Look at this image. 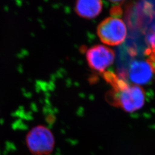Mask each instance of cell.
Here are the masks:
<instances>
[{
  "mask_svg": "<svg viewBox=\"0 0 155 155\" xmlns=\"http://www.w3.org/2000/svg\"><path fill=\"white\" fill-rule=\"evenodd\" d=\"M107 101L112 105L132 113L140 109L145 102L144 90L137 85H129L120 91L112 90L107 94Z\"/></svg>",
  "mask_w": 155,
  "mask_h": 155,
  "instance_id": "6da1fadb",
  "label": "cell"
},
{
  "mask_svg": "<svg viewBox=\"0 0 155 155\" xmlns=\"http://www.w3.org/2000/svg\"><path fill=\"white\" fill-rule=\"evenodd\" d=\"M25 143L33 155H49L55 147V139L52 131L44 125L32 127L27 133Z\"/></svg>",
  "mask_w": 155,
  "mask_h": 155,
  "instance_id": "7a4b0ae2",
  "label": "cell"
},
{
  "mask_svg": "<svg viewBox=\"0 0 155 155\" xmlns=\"http://www.w3.org/2000/svg\"><path fill=\"white\" fill-rule=\"evenodd\" d=\"M97 32L103 43L116 46L121 45L125 41L127 36V28L121 19L111 16L100 22Z\"/></svg>",
  "mask_w": 155,
  "mask_h": 155,
  "instance_id": "3957f363",
  "label": "cell"
},
{
  "mask_svg": "<svg viewBox=\"0 0 155 155\" xmlns=\"http://www.w3.org/2000/svg\"><path fill=\"white\" fill-rule=\"evenodd\" d=\"M86 58L89 67L92 70L103 72L114 63L115 53L113 50L105 45H95L86 51Z\"/></svg>",
  "mask_w": 155,
  "mask_h": 155,
  "instance_id": "277c9868",
  "label": "cell"
},
{
  "mask_svg": "<svg viewBox=\"0 0 155 155\" xmlns=\"http://www.w3.org/2000/svg\"><path fill=\"white\" fill-rule=\"evenodd\" d=\"M155 73L153 67L147 61H134L129 69V77L133 83L143 85L149 83Z\"/></svg>",
  "mask_w": 155,
  "mask_h": 155,
  "instance_id": "5b68a950",
  "label": "cell"
},
{
  "mask_svg": "<svg viewBox=\"0 0 155 155\" xmlns=\"http://www.w3.org/2000/svg\"><path fill=\"white\" fill-rule=\"evenodd\" d=\"M103 9V3L100 0H81L75 5V12L83 18L93 19L99 16Z\"/></svg>",
  "mask_w": 155,
  "mask_h": 155,
  "instance_id": "8992f818",
  "label": "cell"
},
{
  "mask_svg": "<svg viewBox=\"0 0 155 155\" xmlns=\"http://www.w3.org/2000/svg\"><path fill=\"white\" fill-rule=\"evenodd\" d=\"M146 41L148 45V48L155 49V23L148 30L146 36Z\"/></svg>",
  "mask_w": 155,
  "mask_h": 155,
  "instance_id": "52a82bcc",
  "label": "cell"
},
{
  "mask_svg": "<svg viewBox=\"0 0 155 155\" xmlns=\"http://www.w3.org/2000/svg\"><path fill=\"white\" fill-rule=\"evenodd\" d=\"M145 54L148 56L147 61L153 67L155 72V49L147 48L145 51Z\"/></svg>",
  "mask_w": 155,
  "mask_h": 155,
  "instance_id": "ba28073f",
  "label": "cell"
},
{
  "mask_svg": "<svg viewBox=\"0 0 155 155\" xmlns=\"http://www.w3.org/2000/svg\"><path fill=\"white\" fill-rule=\"evenodd\" d=\"M111 15L112 17H117L118 16H120L121 13H122V11L121 9L120 6H115L111 9Z\"/></svg>",
  "mask_w": 155,
  "mask_h": 155,
  "instance_id": "9c48e42d",
  "label": "cell"
}]
</instances>
